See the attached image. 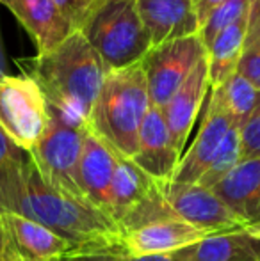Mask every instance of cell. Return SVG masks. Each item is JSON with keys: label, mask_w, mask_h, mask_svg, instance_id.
<instances>
[{"label": "cell", "mask_w": 260, "mask_h": 261, "mask_svg": "<svg viewBox=\"0 0 260 261\" xmlns=\"http://www.w3.org/2000/svg\"><path fill=\"white\" fill-rule=\"evenodd\" d=\"M16 64L41 87L50 114L87 128L107 69L82 32L73 31L52 52L18 59Z\"/></svg>", "instance_id": "1"}, {"label": "cell", "mask_w": 260, "mask_h": 261, "mask_svg": "<svg viewBox=\"0 0 260 261\" xmlns=\"http://www.w3.org/2000/svg\"><path fill=\"white\" fill-rule=\"evenodd\" d=\"M18 213L66 238L75 247L77 256L111 254L125 258L122 226L84 197L46 185L31 156Z\"/></svg>", "instance_id": "2"}, {"label": "cell", "mask_w": 260, "mask_h": 261, "mask_svg": "<svg viewBox=\"0 0 260 261\" xmlns=\"http://www.w3.org/2000/svg\"><path fill=\"white\" fill-rule=\"evenodd\" d=\"M150 107L148 84L141 62L116 69L105 76L87 128L116 153L134 158L139 148V130Z\"/></svg>", "instance_id": "3"}, {"label": "cell", "mask_w": 260, "mask_h": 261, "mask_svg": "<svg viewBox=\"0 0 260 261\" xmlns=\"http://www.w3.org/2000/svg\"><path fill=\"white\" fill-rule=\"evenodd\" d=\"M79 31L100 55L107 73L139 64L152 48L137 0H97Z\"/></svg>", "instance_id": "4"}, {"label": "cell", "mask_w": 260, "mask_h": 261, "mask_svg": "<svg viewBox=\"0 0 260 261\" xmlns=\"http://www.w3.org/2000/svg\"><path fill=\"white\" fill-rule=\"evenodd\" d=\"M49 123V103L32 76L20 73L0 80V126L21 151L38 144Z\"/></svg>", "instance_id": "5"}, {"label": "cell", "mask_w": 260, "mask_h": 261, "mask_svg": "<svg viewBox=\"0 0 260 261\" xmlns=\"http://www.w3.org/2000/svg\"><path fill=\"white\" fill-rule=\"evenodd\" d=\"M84 134L86 128L72 126L50 114L49 128L41 135L38 144L29 151L36 171L46 185L79 197H84L77 183Z\"/></svg>", "instance_id": "6"}, {"label": "cell", "mask_w": 260, "mask_h": 261, "mask_svg": "<svg viewBox=\"0 0 260 261\" xmlns=\"http://www.w3.org/2000/svg\"><path fill=\"white\" fill-rule=\"evenodd\" d=\"M205 54L207 50L200 34L152 46L141 61L150 103L164 109Z\"/></svg>", "instance_id": "7"}, {"label": "cell", "mask_w": 260, "mask_h": 261, "mask_svg": "<svg viewBox=\"0 0 260 261\" xmlns=\"http://www.w3.org/2000/svg\"><path fill=\"white\" fill-rule=\"evenodd\" d=\"M164 196L168 206L178 219L189 222L207 237L253 227L237 217L210 189H205L198 183H171Z\"/></svg>", "instance_id": "8"}, {"label": "cell", "mask_w": 260, "mask_h": 261, "mask_svg": "<svg viewBox=\"0 0 260 261\" xmlns=\"http://www.w3.org/2000/svg\"><path fill=\"white\" fill-rule=\"evenodd\" d=\"M180 158L182 153L175 148L162 109L152 105L139 130V148L132 160L166 190L173 181Z\"/></svg>", "instance_id": "9"}, {"label": "cell", "mask_w": 260, "mask_h": 261, "mask_svg": "<svg viewBox=\"0 0 260 261\" xmlns=\"http://www.w3.org/2000/svg\"><path fill=\"white\" fill-rule=\"evenodd\" d=\"M116 169V151L86 128L82 153L77 171V183L82 196L93 206L112 217V176ZM114 219V217H112Z\"/></svg>", "instance_id": "10"}, {"label": "cell", "mask_w": 260, "mask_h": 261, "mask_svg": "<svg viewBox=\"0 0 260 261\" xmlns=\"http://www.w3.org/2000/svg\"><path fill=\"white\" fill-rule=\"evenodd\" d=\"M232 126L235 124L232 123L225 109L219 105V101L210 94L196 139L193 141L191 148L182 155L171 183L191 185V183L200 181L205 171L210 167L212 160L218 155L219 148Z\"/></svg>", "instance_id": "11"}, {"label": "cell", "mask_w": 260, "mask_h": 261, "mask_svg": "<svg viewBox=\"0 0 260 261\" xmlns=\"http://www.w3.org/2000/svg\"><path fill=\"white\" fill-rule=\"evenodd\" d=\"M2 220L16 261H64L77 256L66 238L21 213H2Z\"/></svg>", "instance_id": "12"}, {"label": "cell", "mask_w": 260, "mask_h": 261, "mask_svg": "<svg viewBox=\"0 0 260 261\" xmlns=\"http://www.w3.org/2000/svg\"><path fill=\"white\" fill-rule=\"evenodd\" d=\"M207 234L178 217L152 220L141 227L123 233V247L127 258L150 254H166L200 244Z\"/></svg>", "instance_id": "13"}, {"label": "cell", "mask_w": 260, "mask_h": 261, "mask_svg": "<svg viewBox=\"0 0 260 261\" xmlns=\"http://www.w3.org/2000/svg\"><path fill=\"white\" fill-rule=\"evenodd\" d=\"M208 89H210L208 59L205 54L193 68V71L189 73L187 79L184 80V84L178 87L170 103L162 109L173 144L180 153L184 151V146L187 142L193 126H195L198 112H200Z\"/></svg>", "instance_id": "14"}, {"label": "cell", "mask_w": 260, "mask_h": 261, "mask_svg": "<svg viewBox=\"0 0 260 261\" xmlns=\"http://www.w3.org/2000/svg\"><path fill=\"white\" fill-rule=\"evenodd\" d=\"M29 32L38 55L52 52L73 32L54 0H0Z\"/></svg>", "instance_id": "15"}, {"label": "cell", "mask_w": 260, "mask_h": 261, "mask_svg": "<svg viewBox=\"0 0 260 261\" xmlns=\"http://www.w3.org/2000/svg\"><path fill=\"white\" fill-rule=\"evenodd\" d=\"M152 46L200 34L193 0H137Z\"/></svg>", "instance_id": "16"}, {"label": "cell", "mask_w": 260, "mask_h": 261, "mask_svg": "<svg viewBox=\"0 0 260 261\" xmlns=\"http://www.w3.org/2000/svg\"><path fill=\"white\" fill-rule=\"evenodd\" d=\"M212 192L246 224L260 227V158L239 162Z\"/></svg>", "instance_id": "17"}, {"label": "cell", "mask_w": 260, "mask_h": 261, "mask_svg": "<svg viewBox=\"0 0 260 261\" xmlns=\"http://www.w3.org/2000/svg\"><path fill=\"white\" fill-rule=\"evenodd\" d=\"M248 23H250V11L223 32H219L218 38L207 48L210 89L219 87L233 73H237V66L243 57L244 43H246Z\"/></svg>", "instance_id": "18"}, {"label": "cell", "mask_w": 260, "mask_h": 261, "mask_svg": "<svg viewBox=\"0 0 260 261\" xmlns=\"http://www.w3.org/2000/svg\"><path fill=\"white\" fill-rule=\"evenodd\" d=\"M189 252L191 261H260V227L207 237Z\"/></svg>", "instance_id": "19"}, {"label": "cell", "mask_w": 260, "mask_h": 261, "mask_svg": "<svg viewBox=\"0 0 260 261\" xmlns=\"http://www.w3.org/2000/svg\"><path fill=\"white\" fill-rule=\"evenodd\" d=\"M27 169L29 153L21 151L0 126V215L20 212Z\"/></svg>", "instance_id": "20"}, {"label": "cell", "mask_w": 260, "mask_h": 261, "mask_svg": "<svg viewBox=\"0 0 260 261\" xmlns=\"http://www.w3.org/2000/svg\"><path fill=\"white\" fill-rule=\"evenodd\" d=\"M210 94L225 109L232 123L241 128L246 123L250 114L253 112L260 93L244 76H241L239 73H233L225 84L212 89Z\"/></svg>", "instance_id": "21"}, {"label": "cell", "mask_w": 260, "mask_h": 261, "mask_svg": "<svg viewBox=\"0 0 260 261\" xmlns=\"http://www.w3.org/2000/svg\"><path fill=\"white\" fill-rule=\"evenodd\" d=\"M239 162H241V128L232 126L228 134H226L218 155L212 160L210 167L200 178L198 185L212 190L223 178H226L239 165Z\"/></svg>", "instance_id": "22"}, {"label": "cell", "mask_w": 260, "mask_h": 261, "mask_svg": "<svg viewBox=\"0 0 260 261\" xmlns=\"http://www.w3.org/2000/svg\"><path fill=\"white\" fill-rule=\"evenodd\" d=\"M251 0H226L225 4L218 7L214 13L210 14L205 25L200 31V38L205 45V50L210 46V43L218 38L219 32H223L226 27L237 21L239 18H243L244 14L250 11Z\"/></svg>", "instance_id": "23"}, {"label": "cell", "mask_w": 260, "mask_h": 261, "mask_svg": "<svg viewBox=\"0 0 260 261\" xmlns=\"http://www.w3.org/2000/svg\"><path fill=\"white\" fill-rule=\"evenodd\" d=\"M260 158V94L253 112L241 126V162Z\"/></svg>", "instance_id": "24"}, {"label": "cell", "mask_w": 260, "mask_h": 261, "mask_svg": "<svg viewBox=\"0 0 260 261\" xmlns=\"http://www.w3.org/2000/svg\"><path fill=\"white\" fill-rule=\"evenodd\" d=\"M237 73L248 80L260 93V41L246 34L243 57L237 66Z\"/></svg>", "instance_id": "25"}, {"label": "cell", "mask_w": 260, "mask_h": 261, "mask_svg": "<svg viewBox=\"0 0 260 261\" xmlns=\"http://www.w3.org/2000/svg\"><path fill=\"white\" fill-rule=\"evenodd\" d=\"M63 16L69 21L73 31H79L82 23L86 21L87 14L94 7L97 0H54Z\"/></svg>", "instance_id": "26"}, {"label": "cell", "mask_w": 260, "mask_h": 261, "mask_svg": "<svg viewBox=\"0 0 260 261\" xmlns=\"http://www.w3.org/2000/svg\"><path fill=\"white\" fill-rule=\"evenodd\" d=\"M225 2H226V0H193L198 23H200V31H201V27L205 25V21L210 18V14Z\"/></svg>", "instance_id": "27"}, {"label": "cell", "mask_w": 260, "mask_h": 261, "mask_svg": "<svg viewBox=\"0 0 260 261\" xmlns=\"http://www.w3.org/2000/svg\"><path fill=\"white\" fill-rule=\"evenodd\" d=\"M122 261H191V252L187 249L175 252H166V254H150V256H139V258H122Z\"/></svg>", "instance_id": "28"}, {"label": "cell", "mask_w": 260, "mask_h": 261, "mask_svg": "<svg viewBox=\"0 0 260 261\" xmlns=\"http://www.w3.org/2000/svg\"><path fill=\"white\" fill-rule=\"evenodd\" d=\"M248 36H251V38H255L260 41V0H251Z\"/></svg>", "instance_id": "29"}, {"label": "cell", "mask_w": 260, "mask_h": 261, "mask_svg": "<svg viewBox=\"0 0 260 261\" xmlns=\"http://www.w3.org/2000/svg\"><path fill=\"white\" fill-rule=\"evenodd\" d=\"M0 261H16L13 256V251H11L9 237H7L2 215H0Z\"/></svg>", "instance_id": "30"}, {"label": "cell", "mask_w": 260, "mask_h": 261, "mask_svg": "<svg viewBox=\"0 0 260 261\" xmlns=\"http://www.w3.org/2000/svg\"><path fill=\"white\" fill-rule=\"evenodd\" d=\"M64 261H122L120 256H111V254H89V256H73Z\"/></svg>", "instance_id": "31"}, {"label": "cell", "mask_w": 260, "mask_h": 261, "mask_svg": "<svg viewBox=\"0 0 260 261\" xmlns=\"http://www.w3.org/2000/svg\"><path fill=\"white\" fill-rule=\"evenodd\" d=\"M9 76L7 71V59H6V48H4V41H2V32H0V80Z\"/></svg>", "instance_id": "32"}]
</instances>
